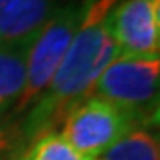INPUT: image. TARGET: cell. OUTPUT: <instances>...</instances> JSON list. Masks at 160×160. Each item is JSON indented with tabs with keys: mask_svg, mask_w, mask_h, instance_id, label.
<instances>
[{
	"mask_svg": "<svg viewBox=\"0 0 160 160\" xmlns=\"http://www.w3.org/2000/svg\"><path fill=\"white\" fill-rule=\"evenodd\" d=\"M160 62L116 58L100 73L91 97L106 100L129 116L135 125L156 128Z\"/></svg>",
	"mask_w": 160,
	"mask_h": 160,
	"instance_id": "obj_2",
	"label": "cell"
},
{
	"mask_svg": "<svg viewBox=\"0 0 160 160\" xmlns=\"http://www.w3.org/2000/svg\"><path fill=\"white\" fill-rule=\"evenodd\" d=\"M41 29L12 44L0 47V120L12 112V108L23 93L29 54Z\"/></svg>",
	"mask_w": 160,
	"mask_h": 160,
	"instance_id": "obj_6",
	"label": "cell"
},
{
	"mask_svg": "<svg viewBox=\"0 0 160 160\" xmlns=\"http://www.w3.org/2000/svg\"><path fill=\"white\" fill-rule=\"evenodd\" d=\"M58 0H0V47L39 31L54 14Z\"/></svg>",
	"mask_w": 160,
	"mask_h": 160,
	"instance_id": "obj_7",
	"label": "cell"
},
{
	"mask_svg": "<svg viewBox=\"0 0 160 160\" xmlns=\"http://www.w3.org/2000/svg\"><path fill=\"white\" fill-rule=\"evenodd\" d=\"M118 58H160V0H120L110 14Z\"/></svg>",
	"mask_w": 160,
	"mask_h": 160,
	"instance_id": "obj_5",
	"label": "cell"
},
{
	"mask_svg": "<svg viewBox=\"0 0 160 160\" xmlns=\"http://www.w3.org/2000/svg\"><path fill=\"white\" fill-rule=\"evenodd\" d=\"M16 120H0V160H18L25 148Z\"/></svg>",
	"mask_w": 160,
	"mask_h": 160,
	"instance_id": "obj_10",
	"label": "cell"
},
{
	"mask_svg": "<svg viewBox=\"0 0 160 160\" xmlns=\"http://www.w3.org/2000/svg\"><path fill=\"white\" fill-rule=\"evenodd\" d=\"M120 0H93L68 48L64 60L47 89L18 122L21 139H33L58 131L62 122L79 102L91 97L97 79L118 58V47L110 27V14Z\"/></svg>",
	"mask_w": 160,
	"mask_h": 160,
	"instance_id": "obj_1",
	"label": "cell"
},
{
	"mask_svg": "<svg viewBox=\"0 0 160 160\" xmlns=\"http://www.w3.org/2000/svg\"><path fill=\"white\" fill-rule=\"evenodd\" d=\"M18 160H97L83 156L68 143L60 131L44 133L37 139H33Z\"/></svg>",
	"mask_w": 160,
	"mask_h": 160,
	"instance_id": "obj_9",
	"label": "cell"
},
{
	"mask_svg": "<svg viewBox=\"0 0 160 160\" xmlns=\"http://www.w3.org/2000/svg\"><path fill=\"white\" fill-rule=\"evenodd\" d=\"M87 6L89 2H72L64 8H56L48 21L42 25L29 54L23 93L12 108V112L6 116V120H19L25 114V110L39 98V95L47 89L70 48L79 25H81Z\"/></svg>",
	"mask_w": 160,
	"mask_h": 160,
	"instance_id": "obj_3",
	"label": "cell"
},
{
	"mask_svg": "<svg viewBox=\"0 0 160 160\" xmlns=\"http://www.w3.org/2000/svg\"><path fill=\"white\" fill-rule=\"evenodd\" d=\"M97 160H160L156 128H133Z\"/></svg>",
	"mask_w": 160,
	"mask_h": 160,
	"instance_id": "obj_8",
	"label": "cell"
},
{
	"mask_svg": "<svg viewBox=\"0 0 160 160\" xmlns=\"http://www.w3.org/2000/svg\"><path fill=\"white\" fill-rule=\"evenodd\" d=\"M60 128L62 137L77 152L98 158L125 133L139 125L110 102L89 97L68 114Z\"/></svg>",
	"mask_w": 160,
	"mask_h": 160,
	"instance_id": "obj_4",
	"label": "cell"
}]
</instances>
